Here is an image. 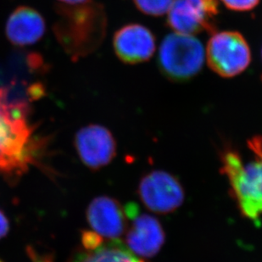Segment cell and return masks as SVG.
Wrapping results in <instances>:
<instances>
[{"instance_id":"12","label":"cell","mask_w":262,"mask_h":262,"mask_svg":"<svg viewBox=\"0 0 262 262\" xmlns=\"http://www.w3.org/2000/svg\"><path fill=\"white\" fill-rule=\"evenodd\" d=\"M46 31L45 20L38 11L29 6H19L8 18L5 33L13 45L25 47L38 42Z\"/></svg>"},{"instance_id":"2","label":"cell","mask_w":262,"mask_h":262,"mask_svg":"<svg viewBox=\"0 0 262 262\" xmlns=\"http://www.w3.org/2000/svg\"><path fill=\"white\" fill-rule=\"evenodd\" d=\"M55 34L74 59L99 47L106 31V15L101 5L91 2L79 6H58Z\"/></svg>"},{"instance_id":"5","label":"cell","mask_w":262,"mask_h":262,"mask_svg":"<svg viewBox=\"0 0 262 262\" xmlns=\"http://www.w3.org/2000/svg\"><path fill=\"white\" fill-rule=\"evenodd\" d=\"M205 55L210 69L226 78L245 72L251 61L247 41L233 31L215 32L208 42Z\"/></svg>"},{"instance_id":"13","label":"cell","mask_w":262,"mask_h":262,"mask_svg":"<svg viewBox=\"0 0 262 262\" xmlns=\"http://www.w3.org/2000/svg\"><path fill=\"white\" fill-rule=\"evenodd\" d=\"M72 262H144L121 240L103 239L99 245L83 248Z\"/></svg>"},{"instance_id":"1","label":"cell","mask_w":262,"mask_h":262,"mask_svg":"<svg viewBox=\"0 0 262 262\" xmlns=\"http://www.w3.org/2000/svg\"><path fill=\"white\" fill-rule=\"evenodd\" d=\"M29 102L0 94V177L13 180L37 161L42 143L30 124Z\"/></svg>"},{"instance_id":"17","label":"cell","mask_w":262,"mask_h":262,"mask_svg":"<svg viewBox=\"0 0 262 262\" xmlns=\"http://www.w3.org/2000/svg\"><path fill=\"white\" fill-rule=\"evenodd\" d=\"M59 3V6H79V5H85L88 3L91 2L92 0H56Z\"/></svg>"},{"instance_id":"6","label":"cell","mask_w":262,"mask_h":262,"mask_svg":"<svg viewBox=\"0 0 262 262\" xmlns=\"http://www.w3.org/2000/svg\"><path fill=\"white\" fill-rule=\"evenodd\" d=\"M218 12L217 0H174L168 10L167 24L182 34L212 32Z\"/></svg>"},{"instance_id":"7","label":"cell","mask_w":262,"mask_h":262,"mask_svg":"<svg viewBox=\"0 0 262 262\" xmlns=\"http://www.w3.org/2000/svg\"><path fill=\"white\" fill-rule=\"evenodd\" d=\"M128 219L126 245L139 257H153L161 250L165 242V233L156 217L140 212L136 204L125 206Z\"/></svg>"},{"instance_id":"16","label":"cell","mask_w":262,"mask_h":262,"mask_svg":"<svg viewBox=\"0 0 262 262\" xmlns=\"http://www.w3.org/2000/svg\"><path fill=\"white\" fill-rule=\"evenodd\" d=\"M10 231V222L5 213L0 210V240L5 237Z\"/></svg>"},{"instance_id":"11","label":"cell","mask_w":262,"mask_h":262,"mask_svg":"<svg viewBox=\"0 0 262 262\" xmlns=\"http://www.w3.org/2000/svg\"><path fill=\"white\" fill-rule=\"evenodd\" d=\"M116 55L129 64L147 61L156 51V38L144 26L129 24L116 32L113 40Z\"/></svg>"},{"instance_id":"10","label":"cell","mask_w":262,"mask_h":262,"mask_svg":"<svg viewBox=\"0 0 262 262\" xmlns=\"http://www.w3.org/2000/svg\"><path fill=\"white\" fill-rule=\"evenodd\" d=\"M87 219L93 232L106 240H117L127 229L125 208L114 199L100 196L89 205Z\"/></svg>"},{"instance_id":"15","label":"cell","mask_w":262,"mask_h":262,"mask_svg":"<svg viewBox=\"0 0 262 262\" xmlns=\"http://www.w3.org/2000/svg\"><path fill=\"white\" fill-rule=\"evenodd\" d=\"M226 7L233 11H249L257 6L260 0H222Z\"/></svg>"},{"instance_id":"14","label":"cell","mask_w":262,"mask_h":262,"mask_svg":"<svg viewBox=\"0 0 262 262\" xmlns=\"http://www.w3.org/2000/svg\"><path fill=\"white\" fill-rule=\"evenodd\" d=\"M141 12L146 15L160 16L168 12L174 0H132Z\"/></svg>"},{"instance_id":"9","label":"cell","mask_w":262,"mask_h":262,"mask_svg":"<svg viewBox=\"0 0 262 262\" xmlns=\"http://www.w3.org/2000/svg\"><path fill=\"white\" fill-rule=\"evenodd\" d=\"M75 147L82 163L93 170L107 166L117 152L114 137L100 125L80 129L75 137Z\"/></svg>"},{"instance_id":"8","label":"cell","mask_w":262,"mask_h":262,"mask_svg":"<svg viewBox=\"0 0 262 262\" xmlns=\"http://www.w3.org/2000/svg\"><path fill=\"white\" fill-rule=\"evenodd\" d=\"M139 191L146 207L159 214L172 212L184 201L180 183L166 171H155L146 175L142 178Z\"/></svg>"},{"instance_id":"18","label":"cell","mask_w":262,"mask_h":262,"mask_svg":"<svg viewBox=\"0 0 262 262\" xmlns=\"http://www.w3.org/2000/svg\"><path fill=\"white\" fill-rule=\"evenodd\" d=\"M0 262H2V261H1V260H0Z\"/></svg>"},{"instance_id":"3","label":"cell","mask_w":262,"mask_h":262,"mask_svg":"<svg viewBox=\"0 0 262 262\" xmlns=\"http://www.w3.org/2000/svg\"><path fill=\"white\" fill-rule=\"evenodd\" d=\"M254 157L245 161L237 151L228 150L223 156V172L243 215L254 223L262 215V137L249 143Z\"/></svg>"},{"instance_id":"4","label":"cell","mask_w":262,"mask_h":262,"mask_svg":"<svg viewBox=\"0 0 262 262\" xmlns=\"http://www.w3.org/2000/svg\"><path fill=\"white\" fill-rule=\"evenodd\" d=\"M205 57L203 45L193 35L175 32L165 37L161 43L159 67L167 79L186 82L201 72Z\"/></svg>"}]
</instances>
